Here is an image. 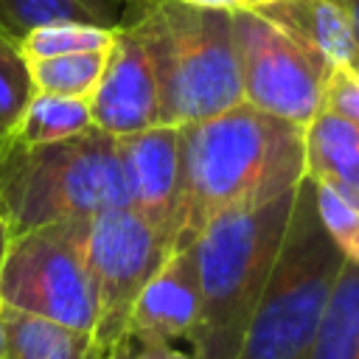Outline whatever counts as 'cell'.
I'll return each instance as SVG.
<instances>
[{
  "label": "cell",
  "mask_w": 359,
  "mask_h": 359,
  "mask_svg": "<svg viewBox=\"0 0 359 359\" xmlns=\"http://www.w3.org/2000/svg\"><path fill=\"white\" fill-rule=\"evenodd\" d=\"M320 109L339 115V118H348V121H359V79L348 67L331 70Z\"/></svg>",
  "instance_id": "7402d4cb"
},
{
  "label": "cell",
  "mask_w": 359,
  "mask_h": 359,
  "mask_svg": "<svg viewBox=\"0 0 359 359\" xmlns=\"http://www.w3.org/2000/svg\"><path fill=\"white\" fill-rule=\"evenodd\" d=\"M168 252L171 244L126 205L90 216L87 266L95 289L93 359L112 353L123 342L129 311Z\"/></svg>",
  "instance_id": "ba28073f"
},
{
  "label": "cell",
  "mask_w": 359,
  "mask_h": 359,
  "mask_svg": "<svg viewBox=\"0 0 359 359\" xmlns=\"http://www.w3.org/2000/svg\"><path fill=\"white\" fill-rule=\"evenodd\" d=\"M230 20L244 104L306 129L320 112L334 65L255 8H233Z\"/></svg>",
  "instance_id": "52a82bcc"
},
{
  "label": "cell",
  "mask_w": 359,
  "mask_h": 359,
  "mask_svg": "<svg viewBox=\"0 0 359 359\" xmlns=\"http://www.w3.org/2000/svg\"><path fill=\"white\" fill-rule=\"evenodd\" d=\"M351 22V31H353V42H356V50H359V0H337ZM359 62V59H356Z\"/></svg>",
  "instance_id": "d4e9b609"
},
{
  "label": "cell",
  "mask_w": 359,
  "mask_h": 359,
  "mask_svg": "<svg viewBox=\"0 0 359 359\" xmlns=\"http://www.w3.org/2000/svg\"><path fill=\"white\" fill-rule=\"evenodd\" d=\"M3 345H6V325H3V303H0V359H3Z\"/></svg>",
  "instance_id": "4316f807"
},
{
  "label": "cell",
  "mask_w": 359,
  "mask_h": 359,
  "mask_svg": "<svg viewBox=\"0 0 359 359\" xmlns=\"http://www.w3.org/2000/svg\"><path fill=\"white\" fill-rule=\"evenodd\" d=\"M3 143H6V135H3V132H0V149H3Z\"/></svg>",
  "instance_id": "83f0119b"
},
{
  "label": "cell",
  "mask_w": 359,
  "mask_h": 359,
  "mask_svg": "<svg viewBox=\"0 0 359 359\" xmlns=\"http://www.w3.org/2000/svg\"><path fill=\"white\" fill-rule=\"evenodd\" d=\"M87 104L93 126L112 137L163 123L154 70L140 45V36L129 22L115 25L101 79L93 87Z\"/></svg>",
  "instance_id": "9c48e42d"
},
{
  "label": "cell",
  "mask_w": 359,
  "mask_h": 359,
  "mask_svg": "<svg viewBox=\"0 0 359 359\" xmlns=\"http://www.w3.org/2000/svg\"><path fill=\"white\" fill-rule=\"evenodd\" d=\"M199 320V269L194 244L171 247L165 261L140 289L129 323L126 342L174 345L191 339Z\"/></svg>",
  "instance_id": "8fae6325"
},
{
  "label": "cell",
  "mask_w": 359,
  "mask_h": 359,
  "mask_svg": "<svg viewBox=\"0 0 359 359\" xmlns=\"http://www.w3.org/2000/svg\"><path fill=\"white\" fill-rule=\"evenodd\" d=\"M306 174L359 205V121L320 109L306 126Z\"/></svg>",
  "instance_id": "4fadbf2b"
},
{
  "label": "cell",
  "mask_w": 359,
  "mask_h": 359,
  "mask_svg": "<svg viewBox=\"0 0 359 359\" xmlns=\"http://www.w3.org/2000/svg\"><path fill=\"white\" fill-rule=\"evenodd\" d=\"M174 244H194L219 213L294 191L306 177V129L250 104L180 123Z\"/></svg>",
  "instance_id": "6da1fadb"
},
{
  "label": "cell",
  "mask_w": 359,
  "mask_h": 359,
  "mask_svg": "<svg viewBox=\"0 0 359 359\" xmlns=\"http://www.w3.org/2000/svg\"><path fill=\"white\" fill-rule=\"evenodd\" d=\"M306 359H359V264H342Z\"/></svg>",
  "instance_id": "9a60e30c"
},
{
  "label": "cell",
  "mask_w": 359,
  "mask_h": 359,
  "mask_svg": "<svg viewBox=\"0 0 359 359\" xmlns=\"http://www.w3.org/2000/svg\"><path fill=\"white\" fill-rule=\"evenodd\" d=\"M8 241H11V236H8V227H6V222H3V216H0V264H3V255H6Z\"/></svg>",
  "instance_id": "484cf974"
},
{
  "label": "cell",
  "mask_w": 359,
  "mask_h": 359,
  "mask_svg": "<svg viewBox=\"0 0 359 359\" xmlns=\"http://www.w3.org/2000/svg\"><path fill=\"white\" fill-rule=\"evenodd\" d=\"M31 95H34V81H31L28 56L22 53L20 39L0 31V132L6 137L20 121Z\"/></svg>",
  "instance_id": "ffe728a7"
},
{
  "label": "cell",
  "mask_w": 359,
  "mask_h": 359,
  "mask_svg": "<svg viewBox=\"0 0 359 359\" xmlns=\"http://www.w3.org/2000/svg\"><path fill=\"white\" fill-rule=\"evenodd\" d=\"M87 230L90 216H76L11 236L0 264V303L93 334Z\"/></svg>",
  "instance_id": "8992f818"
},
{
  "label": "cell",
  "mask_w": 359,
  "mask_h": 359,
  "mask_svg": "<svg viewBox=\"0 0 359 359\" xmlns=\"http://www.w3.org/2000/svg\"><path fill=\"white\" fill-rule=\"evenodd\" d=\"M255 11L323 53L334 67H353L359 59L351 22L337 0H269Z\"/></svg>",
  "instance_id": "7c38bea8"
},
{
  "label": "cell",
  "mask_w": 359,
  "mask_h": 359,
  "mask_svg": "<svg viewBox=\"0 0 359 359\" xmlns=\"http://www.w3.org/2000/svg\"><path fill=\"white\" fill-rule=\"evenodd\" d=\"M191 3H199V6H213V8H258L269 0H191Z\"/></svg>",
  "instance_id": "cb8c5ba5"
},
{
  "label": "cell",
  "mask_w": 359,
  "mask_h": 359,
  "mask_svg": "<svg viewBox=\"0 0 359 359\" xmlns=\"http://www.w3.org/2000/svg\"><path fill=\"white\" fill-rule=\"evenodd\" d=\"M107 50L31 59L28 65H31L34 93L65 95V98H90L93 87L101 79V70H104V62H107Z\"/></svg>",
  "instance_id": "ac0fdd59"
},
{
  "label": "cell",
  "mask_w": 359,
  "mask_h": 359,
  "mask_svg": "<svg viewBox=\"0 0 359 359\" xmlns=\"http://www.w3.org/2000/svg\"><path fill=\"white\" fill-rule=\"evenodd\" d=\"M314 199H317V213L325 230L331 233V238L337 241V247L342 250V255L359 264V205L348 202L328 185H317V182H314Z\"/></svg>",
  "instance_id": "44dd1931"
},
{
  "label": "cell",
  "mask_w": 359,
  "mask_h": 359,
  "mask_svg": "<svg viewBox=\"0 0 359 359\" xmlns=\"http://www.w3.org/2000/svg\"><path fill=\"white\" fill-rule=\"evenodd\" d=\"M59 22L115 28L118 17L107 0H0V31L20 42L31 31Z\"/></svg>",
  "instance_id": "2e32d148"
},
{
  "label": "cell",
  "mask_w": 359,
  "mask_h": 359,
  "mask_svg": "<svg viewBox=\"0 0 359 359\" xmlns=\"http://www.w3.org/2000/svg\"><path fill=\"white\" fill-rule=\"evenodd\" d=\"M101 359H199L194 351H177L171 345H140V342H121L112 353L101 356Z\"/></svg>",
  "instance_id": "603a6c76"
},
{
  "label": "cell",
  "mask_w": 359,
  "mask_h": 359,
  "mask_svg": "<svg viewBox=\"0 0 359 359\" xmlns=\"http://www.w3.org/2000/svg\"><path fill=\"white\" fill-rule=\"evenodd\" d=\"M129 22L151 62L163 123L213 118L244 101L230 8L191 0H140Z\"/></svg>",
  "instance_id": "3957f363"
},
{
  "label": "cell",
  "mask_w": 359,
  "mask_h": 359,
  "mask_svg": "<svg viewBox=\"0 0 359 359\" xmlns=\"http://www.w3.org/2000/svg\"><path fill=\"white\" fill-rule=\"evenodd\" d=\"M3 359H93V334L3 306Z\"/></svg>",
  "instance_id": "5bb4252c"
},
{
  "label": "cell",
  "mask_w": 359,
  "mask_h": 359,
  "mask_svg": "<svg viewBox=\"0 0 359 359\" xmlns=\"http://www.w3.org/2000/svg\"><path fill=\"white\" fill-rule=\"evenodd\" d=\"M123 205L126 191L112 135L93 126L65 140L31 146L6 137L0 149V216L8 236Z\"/></svg>",
  "instance_id": "5b68a950"
},
{
  "label": "cell",
  "mask_w": 359,
  "mask_h": 359,
  "mask_svg": "<svg viewBox=\"0 0 359 359\" xmlns=\"http://www.w3.org/2000/svg\"><path fill=\"white\" fill-rule=\"evenodd\" d=\"M342 264L345 255L317 213L314 180L306 174L236 359H306Z\"/></svg>",
  "instance_id": "277c9868"
},
{
  "label": "cell",
  "mask_w": 359,
  "mask_h": 359,
  "mask_svg": "<svg viewBox=\"0 0 359 359\" xmlns=\"http://www.w3.org/2000/svg\"><path fill=\"white\" fill-rule=\"evenodd\" d=\"M93 129V115L87 98H65V95H48L34 93L25 104L20 121L8 132V140L14 143H53L73 135H81Z\"/></svg>",
  "instance_id": "e0dca14e"
},
{
  "label": "cell",
  "mask_w": 359,
  "mask_h": 359,
  "mask_svg": "<svg viewBox=\"0 0 359 359\" xmlns=\"http://www.w3.org/2000/svg\"><path fill=\"white\" fill-rule=\"evenodd\" d=\"M115 28H95V25H79V22H59V25H42L31 31L20 45L22 53L31 59H50V56H67V53H95L107 50L112 42Z\"/></svg>",
  "instance_id": "d6986e66"
},
{
  "label": "cell",
  "mask_w": 359,
  "mask_h": 359,
  "mask_svg": "<svg viewBox=\"0 0 359 359\" xmlns=\"http://www.w3.org/2000/svg\"><path fill=\"white\" fill-rule=\"evenodd\" d=\"M294 191L213 216L194 238L199 320L191 348L199 359H236L247 323L280 250Z\"/></svg>",
  "instance_id": "7a4b0ae2"
},
{
  "label": "cell",
  "mask_w": 359,
  "mask_h": 359,
  "mask_svg": "<svg viewBox=\"0 0 359 359\" xmlns=\"http://www.w3.org/2000/svg\"><path fill=\"white\" fill-rule=\"evenodd\" d=\"M118 168L126 191V208L140 213L168 244H174V219L180 196V129L160 123L143 132L115 137Z\"/></svg>",
  "instance_id": "30bf717a"
}]
</instances>
